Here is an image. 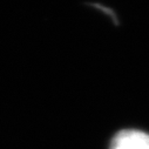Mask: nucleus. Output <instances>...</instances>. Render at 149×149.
Returning <instances> with one entry per match:
<instances>
[{
    "mask_svg": "<svg viewBox=\"0 0 149 149\" xmlns=\"http://www.w3.org/2000/svg\"><path fill=\"white\" fill-rule=\"evenodd\" d=\"M110 149H149V134L136 129L121 130L111 140Z\"/></svg>",
    "mask_w": 149,
    "mask_h": 149,
    "instance_id": "1",
    "label": "nucleus"
}]
</instances>
